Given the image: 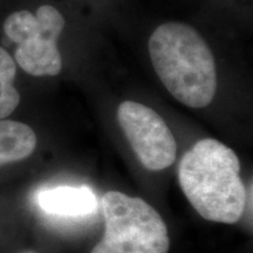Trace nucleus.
<instances>
[{"label": "nucleus", "mask_w": 253, "mask_h": 253, "mask_svg": "<svg viewBox=\"0 0 253 253\" xmlns=\"http://www.w3.org/2000/svg\"><path fill=\"white\" fill-rule=\"evenodd\" d=\"M178 179L190 204L204 219L235 224L243 216L248 196L239 158L219 141H198L182 157Z\"/></svg>", "instance_id": "obj_1"}, {"label": "nucleus", "mask_w": 253, "mask_h": 253, "mask_svg": "<svg viewBox=\"0 0 253 253\" xmlns=\"http://www.w3.org/2000/svg\"><path fill=\"white\" fill-rule=\"evenodd\" d=\"M149 54L164 87L179 102L204 108L217 90L216 63L212 52L194 27L167 23L151 34Z\"/></svg>", "instance_id": "obj_2"}, {"label": "nucleus", "mask_w": 253, "mask_h": 253, "mask_svg": "<svg viewBox=\"0 0 253 253\" xmlns=\"http://www.w3.org/2000/svg\"><path fill=\"white\" fill-rule=\"evenodd\" d=\"M106 220L103 238L91 253H168L166 223L155 209L138 197L109 191L102 197Z\"/></svg>", "instance_id": "obj_3"}, {"label": "nucleus", "mask_w": 253, "mask_h": 253, "mask_svg": "<svg viewBox=\"0 0 253 253\" xmlns=\"http://www.w3.org/2000/svg\"><path fill=\"white\" fill-rule=\"evenodd\" d=\"M65 28V19L55 7L43 5L37 14L23 9L8 15L4 31L18 43L15 61L34 77H55L62 69L56 41Z\"/></svg>", "instance_id": "obj_4"}, {"label": "nucleus", "mask_w": 253, "mask_h": 253, "mask_svg": "<svg viewBox=\"0 0 253 253\" xmlns=\"http://www.w3.org/2000/svg\"><path fill=\"white\" fill-rule=\"evenodd\" d=\"M118 120L132 150L148 170L160 171L175 162V137L154 109L134 101H125L119 106Z\"/></svg>", "instance_id": "obj_5"}, {"label": "nucleus", "mask_w": 253, "mask_h": 253, "mask_svg": "<svg viewBox=\"0 0 253 253\" xmlns=\"http://www.w3.org/2000/svg\"><path fill=\"white\" fill-rule=\"evenodd\" d=\"M43 212L58 217H84L97 208L96 196L86 185H60L41 190L37 197Z\"/></svg>", "instance_id": "obj_6"}, {"label": "nucleus", "mask_w": 253, "mask_h": 253, "mask_svg": "<svg viewBox=\"0 0 253 253\" xmlns=\"http://www.w3.org/2000/svg\"><path fill=\"white\" fill-rule=\"evenodd\" d=\"M36 145V132L30 126L12 120H0V167L28 157Z\"/></svg>", "instance_id": "obj_7"}, {"label": "nucleus", "mask_w": 253, "mask_h": 253, "mask_svg": "<svg viewBox=\"0 0 253 253\" xmlns=\"http://www.w3.org/2000/svg\"><path fill=\"white\" fill-rule=\"evenodd\" d=\"M15 74L14 60L0 47V120L11 115L20 103V94L13 86Z\"/></svg>", "instance_id": "obj_8"}, {"label": "nucleus", "mask_w": 253, "mask_h": 253, "mask_svg": "<svg viewBox=\"0 0 253 253\" xmlns=\"http://www.w3.org/2000/svg\"><path fill=\"white\" fill-rule=\"evenodd\" d=\"M26 253H34V252H26Z\"/></svg>", "instance_id": "obj_9"}]
</instances>
